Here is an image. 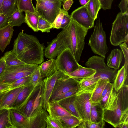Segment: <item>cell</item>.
I'll return each mask as SVG.
<instances>
[{
	"instance_id": "3",
	"label": "cell",
	"mask_w": 128,
	"mask_h": 128,
	"mask_svg": "<svg viewBox=\"0 0 128 128\" xmlns=\"http://www.w3.org/2000/svg\"><path fill=\"white\" fill-rule=\"evenodd\" d=\"M88 30L72 19L68 26L69 48L78 63L84 48L85 37Z\"/></svg>"
},
{
	"instance_id": "20",
	"label": "cell",
	"mask_w": 128,
	"mask_h": 128,
	"mask_svg": "<svg viewBox=\"0 0 128 128\" xmlns=\"http://www.w3.org/2000/svg\"><path fill=\"white\" fill-rule=\"evenodd\" d=\"M14 31L10 24L0 28V50L3 52L10 44Z\"/></svg>"
},
{
	"instance_id": "34",
	"label": "cell",
	"mask_w": 128,
	"mask_h": 128,
	"mask_svg": "<svg viewBox=\"0 0 128 128\" xmlns=\"http://www.w3.org/2000/svg\"><path fill=\"white\" fill-rule=\"evenodd\" d=\"M0 128H14L10 122L9 109L0 110Z\"/></svg>"
},
{
	"instance_id": "30",
	"label": "cell",
	"mask_w": 128,
	"mask_h": 128,
	"mask_svg": "<svg viewBox=\"0 0 128 128\" xmlns=\"http://www.w3.org/2000/svg\"><path fill=\"white\" fill-rule=\"evenodd\" d=\"M128 74L125 72L124 66L121 68L118 71V72L112 84L113 89L117 92L124 85H128Z\"/></svg>"
},
{
	"instance_id": "40",
	"label": "cell",
	"mask_w": 128,
	"mask_h": 128,
	"mask_svg": "<svg viewBox=\"0 0 128 128\" xmlns=\"http://www.w3.org/2000/svg\"><path fill=\"white\" fill-rule=\"evenodd\" d=\"M54 28L53 24L40 16L39 17L38 29L42 32H49L51 29Z\"/></svg>"
},
{
	"instance_id": "10",
	"label": "cell",
	"mask_w": 128,
	"mask_h": 128,
	"mask_svg": "<svg viewBox=\"0 0 128 128\" xmlns=\"http://www.w3.org/2000/svg\"><path fill=\"white\" fill-rule=\"evenodd\" d=\"M42 82L34 87L22 106L18 110L26 117H30L40 105H42L41 102Z\"/></svg>"
},
{
	"instance_id": "26",
	"label": "cell",
	"mask_w": 128,
	"mask_h": 128,
	"mask_svg": "<svg viewBox=\"0 0 128 128\" xmlns=\"http://www.w3.org/2000/svg\"><path fill=\"white\" fill-rule=\"evenodd\" d=\"M34 87L30 84L24 86L18 94L11 108L19 109Z\"/></svg>"
},
{
	"instance_id": "60",
	"label": "cell",
	"mask_w": 128,
	"mask_h": 128,
	"mask_svg": "<svg viewBox=\"0 0 128 128\" xmlns=\"http://www.w3.org/2000/svg\"></svg>"
},
{
	"instance_id": "15",
	"label": "cell",
	"mask_w": 128,
	"mask_h": 128,
	"mask_svg": "<svg viewBox=\"0 0 128 128\" xmlns=\"http://www.w3.org/2000/svg\"><path fill=\"white\" fill-rule=\"evenodd\" d=\"M71 18L88 30L94 26L95 20L90 16L85 6L78 8L72 12Z\"/></svg>"
},
{
	"instance_id": "21",
	"label": "cell",
	"mask_w": 128,
	"mask_h": 128,
	"mask_svg": "<svg viewBox=\"0 0 128 128\" xmlns=\"http://www.w3.org/2000/svg\"><path fill=\"white\" fill-rule=\"evenodd\" d=\"M123 55L121 50L116 48L112 50L107 58V66L115 70H118L122 61Z\"/></svg>"
},
{
	"instance_id": "46",
	"label": "cell",
	"mask_w": 128,
	"mask_h": 128,
	"mask_svg": "<svg viewBox=\"0 0 128 128\" xmlns=\"http://www.w3.org/2000/svg\"><path fill=\"white\" fill-rule=\"evenodd\" d=\"M78 90V88H76L68 91L57 97L54 101H58L76 94Z\"/></svg>"
},
{
	"instance_id": "31",
	"label": "cell",
	"mask_w": 128,
	"mask_h": 128,
	"mask_svg": "<svg viewBox=\"0 0 128 128\" xmlns=\"http://www.w3.org/2000/svg\"><path fill=\"white\" fill-rule=\"evenodd\" d=\"M7 21L8 24L12 27L20 26L22 23L25 22V16L23 12L17 8L8 16Z\"/></svg>"
},
{
	"instance_id": "52",
	"label": "cell",
	"mask_w": 128,
	"mask_h": 128,
	"mask_svg": "<svg viewBox=\"0 0 128 128\" xmlns=\"http://www.w3.org/2000/svg\"><path fill=\"white\" fill-rule=\"evenodd\" d=\"M113 88L112 84L109 82H108L106 86L103 91L102 94V98L106 95V93L108 91L112 90Z\"/></svg>"
},
{
	"instance_id": "51",
	"label": "cell",
	"mask_w": 128,
	"mask_h": 128,
	"mask_svg": "<svg viewBox=\"0 0 128 128\" xmlns=\"http://www.w3.org/2000/svg\"><path fill=\"white\" fill-rule=\"evenodd\" d=\"M74 2L73 0H66L63 2L64 9L66 11L68 10Z\"/></svg>"
},
{
	"instance_id": "44",
	"label": "cell",
	"mask_w": 128,
	"mask_h": 128,
	"mask_svg": "<svg viewBox=\"0 0 128 128\" xmlns=\"http://www.w3.org/2000/svg\"><path fill=\"white\" fill-rule=\"evenodd\" d=\"M66 12V11L64 10L61 8L60 12L56 16L52 24L54 28L57 29L60 28L61 23L62 17Z\"/></svg>"
},
{
	"instance_id": "7",
	"label": "cell",
	"mask_w": 128,
	"mask_h": 128,
	"mask_svg": "<svg viewBox=\"0 0 128 128\" xmlns=\"http://www.w3.org/2000/svg\"><path fill=\"white\" fill-rule=\"evenodd\" d=\"M87 67L95 70L94 76L100 79H108L109 82L113 84L118 71L108 67L104 62V58L97 56L90 58L85 64Z\"/></svg>"
},
{
	"instance_id": "5",
	"label": "cell",
	"mask_w": 128,
	"mask_h": 128,
	"mask_svg": "<svg viewBox=\"0 0 128 128\" xmlns=\"http://www.w3.org/2000/svg\"><path fill=\"white\" fill-rule=\"evenodd\" d=\"M98 16L93 32L90 38L88 45L94 53L105 58L108 48L106 44V32L98 14Z\"/></svg>"
},
{
	"instance_id": "22",
	"label": "cell",
	"mask_w": 128,
	"mask_h": 128,
	"mask_svg": "<svg viewBox=\"0 0 128 128\" xmlns=\"http://www.w3.org/2000/svg\"><path fill=\"white\" fill-rule=\"evenodd\" d=\"M99 80L93 76L80 80L78 90L76 94L93 91Z\"/></svg>"
},
{
	"instance_id": "58",
	"label": "cell",
	"mask_w": 128,
	"mask_h": 128,
	"mask_svg": "<svg viewBox=\"0 0 128 128\" xmlns=\"http://www.w3.org/2000/svg\"><path fill=\"white\" fill-rule=\"evenodd\" d=\"M41 0V1H42V2H46V1L48 0Z\"/></svg>"
},
{
	"instance_id": "25",
	"label": "cell",
	"mask_w": 128,
	"mask_h": 128,
	"mask_svg": "<svg viewBox=\"0 0 128 128\" xmlns=\"http://www.w3.org/2000/svg\"><path fill=\"white\" fill-rule=\"evenodd\" d=\"M90 118L91 121L99 122L104 120V110L100 101L91 102Z\"/></svg>"
},
{
	"instance_id": "37",
	"label": "cell",
	"mask_w": 128,
	"mask_h": 128,
	"mask_svg": "<svg viewBox=\"0 0 128 128\" xmlns=\"http://www.w3.org/2000/svg\"><path fill=\"white\" fill-rule=\"evenodd\" d=\"M17 8L22 12H28L33 13L36 12L31 0H18Z\"/></svg>"
},
{
	"instance_id": "8",
	"label": "cell",
	"mask_w": 128,
	"mask_h": 128,
	"mask_svg": "<svg viewBox=\"0 0 128 128\" xmlns=\"http://www.w3.org/2000/svg\"><path fill=\"white\" fill-rule=\"evenodd\" d=\"M36 12L39 16L52 24L61 9L62 0H36Z\"/></svg>"
},
{
	"instance_id": "11",
	"label": "cell",
	"mask_w": 128,
	"mask_h": 128,
	"mask_svg": "<svg viewBox=\"0 0 128 128\" xmlns=\"http://www.w3.org/2000/svg\"><path fill=\"white\" fill-rule=\"evenodd\" d=\"M55 60L57 70H60L67 74L78 68L80 65L68 48L62 52Z\"/></svg>"
},
{
	"instance_id": "36",
	"label": "cell",
	"mask_w": 128,
	"mask_h": 128,
	"mask_svg": "<svg viewBox=\"0 0 128 128\" xmlns=\"http://www.w3.org/2000/svg\"><path fill=\"white\" fill-rule=\"evenodd\" d=\"M18 0H4L2 7V12L8 16L17 8Z\"/></svg>"
},
{
	"instance_id": "16",
	"label": "cell",
	"mask_w": 128,
	"mask_h": 128,
	"mask_svg": "<svg viewBox=\"0 0 128 128\" xmlns=\"http://www.w3.org/2000/svg\"><path fill=\"white\" fill-rule=\"evenodd\" d=\"M49 115L40 104L29 117V128H46V120Z\"/></svg>"
},
{
	"instance_id": "4",
	"label": "cell",
	"mask_w": 128,
	"mask_h": 128,
	"mask_svg": "<svg viewBox=\"0 0 128 128\" xmlns=\"http://www.w3.org/2000/svg\"><path fill=\"white\" fill-rule=\"evenodd\" d=\"M128 11L117 14L112 23L110 37V42L114 46L123 42H128Z\"/></svg>"
},
{
	"instance_id": "41",
	"label": "cell",
	"mask_w": 128,
	"mask_h": 128,
	"mask_svg": "<svg viewBox=\"0 0 128 128\" xmlns=\"http://www.w3.org/2000/svg\"><path fill=\"white\" fill-rule=\"evenodd\" d=\"M105 124L104 120L99 122H95L90 120L82 121L77 127L78 128H102Z\"/></svg>"
},
{
	"instance_id": "28",
	"label": "cell",
	"mask_w": 128,
	"mask_h": 128,
	"mask_svg": "<svg viewBox=\"0 0 128 128\" xmlns=\"http://www.w3.org/2000/svg\"><path fill=\"white\" fill-rule=\"evenodd\" d=\"M109 82L108 79H100L97 82L96 86L91 96L90 102H100L102 98L103 91L108 83Z\"/></svg>"
},
{
	"instance_id": "12",
	"label": "cell",
	"mask_w": 128,
	"mask_h": 128,
	"mask_svg": "<svg viewBox=\"0 0 128 128\" xmlns=\"http://www.w3.org/2000/svg\"><path fill=\"white\" fill-rule=\"evenodd\" d=\"M79 81L66 74L63 75L59 78L56 82L50 100H54L66 92L78 88Z\"/></svg>"
},
{
	"instance_id": "23",
	"label": "cell",
	"mask_w": 128,
	"mask_h": 128,
	"mask_svg": "<svg viewBox=\"0 0 128 128\" xmlns=\"http://www.w3.org/2000/svg\"><path fill=\"white\" fill-rule=\"evenodd\" d=\"M76 94L58 102L61 106L72 114L82 120L74 103Z\"/></svg>"
},
{
	"instance_id": "39",
	"label": "cell",
	"mask_w": 128,
	"mask_h": 128,
	"mask_svg": "<svg viewBox=\"0 0 128 128\" xmlns=\"http://www.w3.org/2000/svg\"><path fill=\"white\" fill-rule=\"evenodd\" d=\"M44 78L42 75L39 66L30 76V84L34 87L37 86L42 82Z\"/></svg>"
},
{
	"instance_id": "19",
	"label": "cell",
	"mask_w": 128,
	"mask_h": 128,
	"mask_svg": "<svg viewBox=\"0 0 128 128\" xmlns=\"http://www.w3.org/2000/svg\"><path fill=\"white\" fill-rule=\"evenodd\" d=\"M24 86L9 90L0 102V110L11 108L18 94Z\"/></svg>"
},
{
	"instance_id": "27",
	"label": "cell",
	"mask_w": 128,
	"mask_h": 128,
	"mask_svg": "<svg viewBox=\"0 0 128 128\" xmlns=\"http://www.w3.org/2000/svg\"><path fill=\"white\" fill-rule=\"evenodd\" d=\"M54 118L60 123L63 128H77L82 121V120L74 116H58Z\"/></svg>"
},
{
	"instance_id": "50",
	"label": "cell",
	"mask_w": 128,
	"mask_h": 128,
	"mask_svg": "<svg viewBox=\"0 0 128 128\" xmlns=\"http://www.w3.org/2000/svg\"><path fill=\"white\" fill-rule=\"evenodd\" d=\"M6 65L3 56L0 59V76L5 69Z\"/></svg>"
},
{
	"instance_id": "35",
	"label": "cell",
	"mask_w": 128,
	"mask_h": 128,
	"mask_svg": "<svg viewBox=\"0 0 128 128\" xmlns=\"http://www.w3.org/2000/svg\"><path fill=\"white\" fill-rule=\"evenodd\" d=\"M6 66H16L26 64L19 59L12 52V50L5 53L3 56Z\"/></svg>"
},
{
	"instance_id": "49",
	"label": "cell",
	"mask_w": 128,
	"mask_h": 128,
	"mask_svg": "<svg viewBox=\"0 0 128 128\" xmlns=\"http://www.w3.org/2000/svg\"><path fill=\"white\" fill-rule=\"evenodd\" d=\"M118 6L121 13H124L128 11V0H122L119 4Z\"/></svg>"
},
{
	"instance_id": "56",
	"label": "cell",
	"mask_w": 128,
	"mask_h": 128,
	"mask_svg": "<svg viewBox=\"0 0 128 128\" xmlns=\"http://www.w3.org/2000/svg\"><path fill=\"white\" fill-rule=\"evenodd\" d=\"M10 90V89L8 90L2 92H0V102L3 97Z\"/></svg>"
},
{
	"instance_id": "59",
	"label": "cell",
	"mask_w": 128,
	"mask_h": 128,
	"mask_svg": "<svg viewBox=\"0 0 128 128\" xmlns=\"http://www.w3.org/2000/svg\"><path fill=\"white\" fill-rule=\"evenodd\" d=\"M66 0H62V1L63 2L64 1H65Z\"/></svg>"
},
{
	"instance_id": "57",
	"label": "cell",
	"mask_w": 128,
	"mask_h": 128,
	"mask_svg": "<svg viewBox=\"0 0 128 128\" xmlns=\"http://www.w3.org/2000/svg\"><path fill=\"white\" fill-rule=\"evenodd\" d=\"M4 0H0V13L2 12V7Z\"/></svg>"
},
{
	"instance_id": "48",
	"label": "cell",
	"mask_w": 128,
	"mask_h": 128,
	"mask_svg": "<svg viewBox=\"0 0 128 128\" xmlns=\"http://www.w3.org/2000/svg\"><path fill=\"white\" fill-rule=\"evenodd\" d=\"M8 16L5 14L0 13V28L8 24L7 21Z\"/></svg>"
},
{
	"instance_id": "38",
	"label": "cell",
	"mask_w": 128,
	"mask_h": 128,
	"mask_svg": "<svg viewBox=\"0 0 128 128\" xmlns=\"http://www.w3.org/2000/svg\"><path fill=\"white\" fill-rule=\"evenodd\" d=\"M30 76L22 78L12 82L5 84L10 87V90L25 86L30 84Z\"/></svg>"
},
{
	"instance_id": "55",
	"label": "cell",
	"mask_w": 128,
	"mask_h": 128,
	"mask_svg": "<svg viewBox=\"0 0 128 128\" xmlns=\"http://www.w3.org/2000/svg\"><path fill=\"white\" fill-rule=\"evenodd\" d=\"M81 5L82 6H85L88 3L89 0H79Z\"/></svg>"
},
{
	"instance_id": "32",
	"label": "cell",
	"mask_w": 128,
	"mask_h": 128,
	"mask_svg": "<svg viewBox=\"0 0 128 128\" xmlns=\"http://www.w3.org/2000/svg\"><path fill=\"white\" fill-rule=\"evenodd\" d=\"M25 21L28 26L34 32H38V25L39 16L36 12L33 13L28 12H26Z\"/></svg>"
},
{
	"instance_id": "6",
	"label": "cell",
	"mask_w": 128,
	"mask_h": 128,
	"mask_svg": "<svg viewBox=\"0 0 128 128\" xmlns=\"http://www.w3.org/2000/svg\"><path fill=\"white\" fill-rule=\"evenodd\" d=\"M39 66V65L27 64L6 66L0 76V83L12 82L22 78L30 76Z\"/></svg>"
},
{
	"instance_id": "53",
	"label": "cell",
	"mask_w": 128,
	"mask_h": 128,
	"mask_svg": "<svg viewBox=\"0 0 128 128\" xmlns=\"http://www.w3.org/2000/svg\"><path fill=\"white\" fill-rule=\"evenodd\" d=\"M10 89V87L4 83H0V92H2L8 90Z\"/></svg>"
},
{
	"instance_id": "14",
	"label": "cell",
	"mask_w": 128,
	"mask_h": 128,
	"mask_svg": "<svg viewBox=\"0 0 128 128\" xmlns=\"http://www.w3.org/2000/svg\"><path fill=\"white\" fill-rule=\"evenodd\" d=\"M93 91L84 92L76 94L74 103L82 121L90 120V112L91 103L90 99Z\"/></svg>"
},
{
	"instance_id": "24",
	"label": "cell",
	"mask_w": 128,
	"mask_h": 128,
	"mask_svg": "<svg viewBox=\"0 0 128 128\" xmlns=\"http://www.w3.org/2000/svg\"><path fill=\"white\" fill-rule=\"evenodd\" d=\"M96 72V71L93 69L84 67L80 65L78 68L67 75L70 77L80 80L93 76Z\"/></svg>"
},
{
	"instance_id": "29",
	"label": "cell",
	"mask_w": 128,
	"mask_h": 128,
	"mask_svg": "<svg viewBox=\"0 0 128 128\" xmlns=\"http://www.w3.org/2000/svg\"><path fill=\"white\" fill-rule=\"evenodd\" d=\"M39 66L42 75L44 78L52 75L57 70L56 60L54 58L44 62Z\"/></svg>"
},
{
	"instance_id": "45",
	"label": "cell",
	"mask_w": 128,
	"mask_h": 128,
	"mask_svg": "<svg viewBox=\"0 0 128 128\" xmlns=\"http://www.w3.org/2000/svg\"><path fill=\"white\" fill-rule=\"evenodd\" d=\"M71 18L70 16L66 11L64 14L61 23L60 28L63 29L65 28L70 23Z\"/></svg>"
},
{
	"instance_id": "33",
	"label": "cell",
	"mask_w": 128,
	"mask_h": 128,
	"mask_svg": "<svg viewBox=\"0 0 128 128\" xmlns=\"http://www.w3.org/2000/svg\"><path fill=\"white\" fill-rule=\"evenodd\" d=\"M90 16L95 20L98 18L101 5L99 0H89L85 5Z\"/></svg>"
},
{
	"instance_id": "18",
	"label": "cell",
	"mask_w": 128,
	"mask_h": 128,
	"mask_svg": "<svg viewBox=\"0 0 128 128\" xmlns=\"http://www.w3.org/2000/svg\"><path fill=\"white\" fill-rule=\"evenodd\" d=\"M46 110L50 116L54 118L66 116H74L61 106L58 101H49Z\"/></svg>"
},
{
	"instance_id": "13",
	"label": "cell",
	"mask_w": 128,
	"mask_h": 128,
	"mask_svg": "<svg viewBox=\"0 0 128 128\" xmlns=\"http://www.w3.org/2000/svg\"><path fill=\"white\" fill-rule=\"evenodd\" d=\"M62 71L57 70L52 75L44 78L42 82L41 101L43 108L46 110L48 102L55 83L60 77L65 74Z\"/></svg>"
},
{
	"instance_id": "54",
	"label": "cell",
	"mask_w": 128,
	"mask_h": 128,
	"mask_svg": "<svg viewBox=\"0 0 128 128\" xmlns=\"http://www.w3.org/2000/svg\"><path fill=\"white\" fill-rule=\"evenodd\" d=\"M117 128H128V122H124L120 124Z\"/></svg>"
},
{
	"instance_id": "9",
	"label": "cell",
	"mask_w": 128,
	"mask_h": 128,
	"mask_svg": "<svg viewBox=\"0 0 128 128\" xmlns=\"http://www.w3.org/2000/svg\"><path fill=\"white\" fill-rule=\"evenodd\" d=\"M67 48H69L68 26L49 43L45 48L44 56L50 59H54Z\"/></svg>"
},
{
	"instance_id": "2",
	"label": "cell",
	"mask_w": 128,
	"mask_h": 128,
	"mask_svg": "<svg viewBox=\"0 0 128 128\" xmlns=\"http://www.w3.org/2000/svg\"><path fill=\"white\" fill-rule=\"evenodd\" d=\"M44 46L35 36L20 32L14 40L12 53L25 63L39 65L44 61Z\"/></svg>"
},
{
	"instance_id": "1",
	"label": "cell",
	"mask_w": 128,
	"mask_h": 128,
	"mask_svg": "<svg viewBox=\"0 0 128 128\" xmlns=\"http://www.w3.org/2000/svg\"><path fill=\"white\" fill-rule=\"evenodd\" d=\"M103 120L115 128L128 122V86L124 84L117 92L113 88L103 108Z\"/></svg>"
},
{
	"instance_id": "43",
	"label": "cell",
	"mask_w": 128,
	"mask_h": 128,
	"mask_svg": "<svg viewBox=\"0 0 128 128\" xmlns=\"http://www.w3.org/2000/svg\"><path fill=\"white\" fill-rule=\"evenodd\" d=\"M128 43L124 42L119 45L120 46L124 55V65L126 72L128 74Z\"/></svg>"
},
{
	"instance_id": "42",
	"label": "cell",
	"mask_w": 128,
	"mask_h": 128,
	"mask_svg": "<svg viewBox=\"0 0 128 128\" xmlns=\"http://www.w3.org/2000/svg\"><path fill=\"white\" fill-rule=\"evenodd\" d=\"M46 128H63L61 124L56 118L49 115L46 117Z\"/></svg>"
},
{
	"instance_id": "47",
	"label": "cell",
	"mask_w": 128,
	"mask_h": 128,
	"mask_svg": "<svg viewBox=\"0 0 128 128\" xmlns=\"http://www.w3.org/2000/svg\"><path fill=\"white\" fill-rule=\"evenodd\" d=\"M101 4V8L104 10L111 8L112 2L114 0H99Z\"/></svg>"
},
{
	"instance_id": "17",
	"label": "cell",
	"mask_w": 128,
	"mask_h": 128,
	"mask_svg": "<svg viewBox=\"0 0 128 128\" xmlns=\"http://www.w3.org/2000/svg\"><path fill=\"white\" fill-rule=\"evenodd\" d=\"M10 122L14 128H29L28 117L21 114L17 109H9Z\"/></svg>"
}]
</instances>
